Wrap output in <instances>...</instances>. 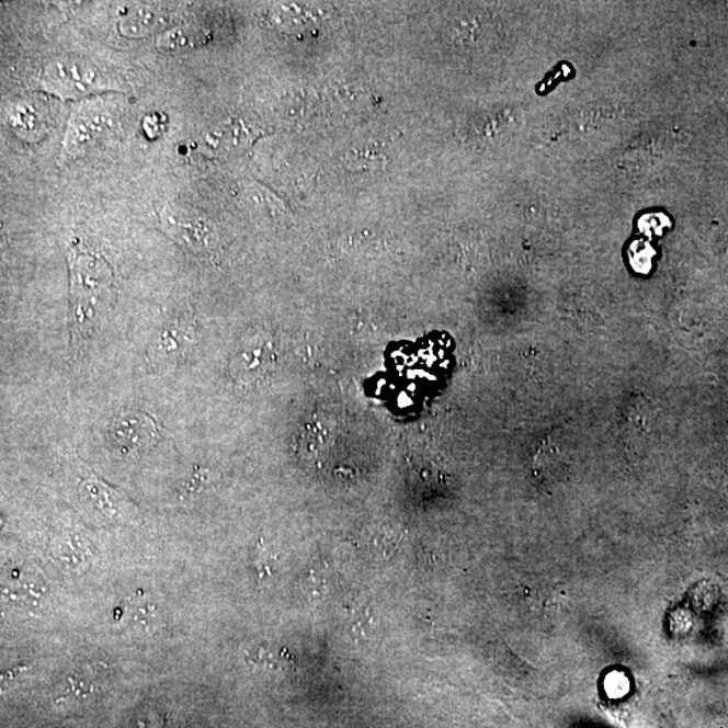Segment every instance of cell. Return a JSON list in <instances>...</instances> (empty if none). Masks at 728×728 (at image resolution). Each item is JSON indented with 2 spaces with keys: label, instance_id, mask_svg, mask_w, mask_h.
<instances>
[{
  "label": "cell",
  "instance_id": "obj_1",
  "mask_svg": "<svg viewBox=\"0 0 728 728\" xmlns=\"http://www.w3.org/2000/svg\"><path fill=\"white\" fill-rule=\"evenodd\" d=\"M109 437L113 447L123 456H138L155 447L160 430L150 414L128 410L115 417L110 425Z\"/></svg>",
  "mask_w": 728,
  "mask_h": 728
},
{
  "label": "cell",
  "instance_id": "obj_2",
  "mask_svg": "<svg viewBox=\"0 0 728 728\" xmlns=\"http://www.w3.org/2000/svg\"><path fill=\"white\" fill-rule=\"evenodd\" d=\"M44 84L62 96H80L109 86L99 69L79 61H58L44 72Z\"/></svg>",
  "mask_w": 728,
  "mask_h": 728
},
{
  "label": "cell",
  "instance_id": "obj_3",
  "mask_svg": "<svg viewBox=\"0 0 728 728\" xmlns=\"http://www.w3.org/2000/svg\"><path fill=\"white\" fill-rule=\"evenodd\" d=\"M111 116L107 111L98 104H86L73 116L69 123V130L66 139V150L68 155H79L93 140L102 137L111 125Z\"/></svg>",
  "mask_w": 728,
  "mask_h": 728
},
{
  "label": "cell",
  "instance_id": "obj_4",
  "mask_svg": "<svg viewBox=\"0 0 728 728\" xmlns=\"http://www.w3.org/2000/svg\"><path fill=\"white\" fill-rule=\"evenodd\" d=\"M270 348L266 340L254 338L240 343L237 354L231 361V377L237 384H249L255 380L261 372H266Z\"/></svg>",
  "mask_w": 728,
  "mask_h": 728
},
{
  "label": "cell",
  "instance_id": "obj_5",
  "mask_svg": "<svg viewBox=\"0 0 728 728\" xmlns=\"http://www.w3.org/2000/svg\"><path fill=\"white\" fill-rule=\"evenodd\" d=\"M163 225L169 234L192 250L204 251L213 248V227L205 220L167 214Z\"/></svg>",
  "mask_w": 728,
  "mask_h": 728
},
{
  "label": "cell",
  "instance_id": "obj_6",
  "mask_svg": "<svg viewBox=\"0 0 728 728\" xmlns=\"http://www.w3.org/2000/svg\"><path fill=\"white\" fill-rule=\"evenodd\" d=\"M192 345V330L190 327L173 325L162 330L157 342L150 350L155 361H175L187 354Z\"/></svg>",
  "mask_w": 728,
  "mask_h": 728
},
{
  "label": "cell",
  "instance_id": "obj_7",
  "mask_svg": "<svg viewBox=\"0 0 728 728\" xmlns=\"http://www.w3.org/2000/svg\"><path fill=\"white\" fill-rule=\"evenodd\" d=\"M80 496L87 504L109 519H115L120 512L114 492L93 477L80 481Z\"/></svg>",
  "mask_w": 728,
  "mask_h": 728
},
{
  "label": "cell",
  "instance_id": "obj_8",
  "mask_svg": "<svg viewBox=\"0 0 728 728\" xmlns=\"http://www.w3.org/2000/svg\"><path fill=\"white\" fill-rule=\"evenodd\" d=\"M95 681H93L90 674L81 672L73 673L64 681L60 695H58V702L81 701V698H88L95 694Z\"/></svg>",
  "mask_w": 728,
  "mask_h": 728
},
{
  "label": "cell",
  "instance_id": "obj_9",
  "mask_svg": "<svg viewBox=\"0 0 728 728\" xmlns=\"http://www.w3.org/2000/svg\"><path fill=\"white\" fill-rule=\"evenodd\" d=\"M55 557L62 568L70 571H79L86 561V549L79 537H68L60 539L55 549Z\"/></svg>",
  "mask_w": 728,
  "mask_h": 728
},
{
  "label": "cell",
  "instance_id": "obj_10",
  "mask_svg": "<svg viewBox=\"0 0 728 728\" xmlns=\"http://www.w3.org/2000/svg\"><path fill=\"white\" fill-rule=\"evenodd\" d=\"M160 16L148 9H139L133 11L130 15L123 18L121 22V31L127 37H139V35L148 34L158 25Z\"/></svg>",
  "mask_w": 728,
  "mask_h": 728
},
{
  "label": "cell",
  "instance_id": "obj_11",
  "mask_svg": "<svg viewBox=\"0 0 728 728\" xmlns=\"http://www.w3.org/2000/svg\"><path fill=\"white\" fill-rule=\"evenodd\" d=\"M248 659L255 667L263 669H286L289 668V660L280 651L272 649V646H258L248 653Z\"/></svg>",
  "mask_w": 728,
  "mask_h": 728
},
{
  "label": "cell",
  "instance_id": "obj_12",
  "mask_svg": "<svg viewBox=\"0 0 728 728\" xmlns=\"http://www.w3.org/2000/svg\"><path fill=\"white\" fill-rule=\"evenodd\" d=\"M204 35L202 33H192L190 31H173L162 35L158 46L167 50H180L185 48H193L203 43Z\"/></svg>",
  "mask_w": 728,
  "mask_h": 728
},
{
  "label": "cell",
  "instance_id": "obj_13",
  "mask_svg": "<svg viewBox=\"0 0 728 728\" xmlns=\"http://www.w3.org/2000/svg\"><path fill=\"white\" fill-rule=\"evenodd\" d=\"M349 626L352 633L367 637L368 632H374L373 613L366 606H351L348 610Z\"/></svg>",
  "mask_w": 728,
  "mask_h": 728
},
{
  "label": "cell",
  "instance_id": "obj_14",
  "mask_svg": "<svg viewBox=\"0 0 728 728\" xmlns=\"http://www.w3.org/2000/svg\"><path fill=\"white\" fill-rule=\"evenodd\" d=\"M630 690V681L624 672H610L604 679V691L610 698H621Z\"/></svg>",
  "mask_w": 728,
  "mask_h": 728
},
{
  "label": "cell",
  "instance_id": "obj_15",
  "mask_svg": "<svg viewBox=\"0 0 728 728\" xmlns=\"http://www.w3.org/2000/svg\"><path fill=\"white\" fill-rule=\"evenodd\" d=\"M209 477V469L197 467L191 477H187L184 485H182V497L191 498L198 494L204 489V486L208 484Z\"/></svg>",
  "mask_w": 728,
  "mask_h": 728
},
{
  "label": "cell",
  "instance_id": "obj_16",
  "mask_svg": "<svg viewBox=\"0 0 728 728\" xmlns=\"http://www.w3.org/2000/svg\"><path fill=\"white\" fill-rule=\"evenodd\" d=\"M132 614L135 626L148 630L149 627L152 626V621H155L157 616V608L150 603H143L139 604V606L134 607Z\"/></svg>",
  "mask_w": 728,
  "mask_h": 728
}]
</instances>
